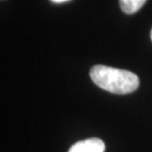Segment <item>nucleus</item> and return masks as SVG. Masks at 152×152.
Masks as SVG:
<instances>
[{
	"label": "nucleus",
	"mask_w": 152,
	"mask_h": 152,
	"mask_svg": "<svg viewBox=\"0 0 152 152\" xmlns=\"http://www.w3.org/2000/svg\"><path fill=\"white\" fill-rule=\"evenodd\" d=\"M105 143L100 138H88L74 143L68 152H104Z\"/></svg>",
	"instance_id": "f03ea898"
},
{
	"label": "nucleus",
	"mask_w": 152,
	"mask_h": 152,
	"mask_svg": "<svg viewBox=\"0 0 152 152\" xmlns=\"http://www.w3.org/2000/svg\"><path fill=\"white\" fill-rule=\"evenodd\" d=\"M53 2H56V3H61V2H65V1H68V0H51Z\"/></svg>",
	"instance_id": "20e7f679"
},
{
	"label": "nucleus",
	"mask_w": 152,
	"mask_h": 152,
	"mask_svg": "<svg viewBox=\"0 0 152 152\" xmlns=\"http://www.w3.org/2000/svg\"><path fill=\"white\" fill-rule=\"evenodd\" d=\"M90 77L97 86L114 94H129L139 86L137 75L130 71L95 65L90 70Z\"/></svg>",
	"instance_id": "f257e3e1"
},
{
	"label": "nucleus",
	"mask_w": 152,
	"mask_h": 152,
	"mask_svg": "<svg viewBox=\"0 0 152 152\" xmlns=\"http://www.w3.org/2000/svg\"><path fill=\"white\" fill-rule=\"evenodd\" d=\"M150 38H151V41H152V29H151V32H150Z\"/></svg>",
	"instance_id": "39448f33"
},
{
	"label": "nucleus",
	"mask_w": 152,
	"mask_h": 152,
	"mask_svg": "<svg viewBox=\"0 0 152 152\" xmlns=\"http://www.w3.org/2000/svg\"><path fill=\"white\" fill-rule=\"evenodd\" d=\"M146 0H120V6L121 11L126 14H133L137 12Z\"/></svg>",
	"instance_id": "7ed1b4c3"
}]
</instances>
